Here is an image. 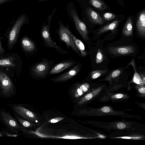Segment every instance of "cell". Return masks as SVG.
<instances>
[{"mask_svg":"<svg viewBox=\"0 0 145 145\" xmlns=\"http://www.w3.org/2000/svg\"><path fill=\"white\" fill-rule=\"evenodd\" d=\"M51 63L47 59H43L42 61L36 63L32 67V74L37 78L46 77L48 74Z\"/></svg>","mask_w":145,"mask_h":145,"instance_id":"obj_1","label":"cell"},{"mask_svg":"<svg viewBox=\"0 0 145 145\" xmlns=\"http://www.w3.org/2000/svg\"><path fill=\"white\" fill-rule=\"evenodd\" d=\"M59 34L60 39L64 42L68 47H71L74 51L79 54V50L75 44L72 33L69 29L63 25L60 24Z\"/></svg>","mask_w":145,"mask_h":145,"instance_id":"obj_2","label":"cell"},{"mask_svg":"<svg viewBox=\"0 0 145 145\" xmlns=\"http://www.w3.org/2000/svg\"><path fill=\"white\" fill-rule=\"evenodd\" d=\"M50 24L48 23L46 25L44 24L42 28L41 35L45 43L48 47L54 48L62 54L69 53V52L64 50L60 46L57 45L51 39L49 32Z\"/></svg>","mask_w":145,"mask_h":145,"instance_id":"obj_3","label":"cell"},{"mask_svg":"<svg viewBox=\"0 0 145 145\" xmlns=\"http://www.w3.org/2000/svg\"><path fill=\"white\" fill-rule=\"evenodd\" d=\"M0 86L2 93L9 96L14 91V86L12 80L5 73L0 71Z\"/></svg>","mask_w":145,"mask_h":145,"instance_id":"obj_4","label":"cell"},{"mask_svg":"<svg viewBox=\"0 0 145 145\" xmlns=\"http://www.w3.org/2000/svg\"><path fill=\"white\" fill-rule=\"evenodd\" d=\"M25 20L24 15L20 17L10 31L8 37V43L9 47H11L16 41L21 27Z\"/></svg>","mask_w":145,"mask_h":145,"instance_id":"obj_5","label":"cell"},{"mask_svg":"<svg viewBox=\"0 0 145 145\" xmlns=\"http://www.w3.org/2000/svg\"><path fill=\"white\" fill-rule=\"evenodd\" d=\"M70 14L79 33L84 40H88V33L86 25L80 20L76 12L73 9H71Z\"/></svg>","mask_w":145,"mask_h":145,"instance_id":"obj_6","label":"cell"},{"mask_svg":"<svg viewBox=\"0 0 145 145\" xmlns=\"http://www.w3.org/2000/svg\"><path fill=\"white\" fill-rule=\"evenodd\" d=\"M2 119L5 124L13 132H18L17 131L24 130L19 125L16 121L9 113L2 111L1 113Z\"/></svg>","mask_w":145,"mask_h":145,"instance_id":"obj_7","label":"cell"},{"mask_svg":"<svg viewBox=\"0 0 145 145\" xmlns=\"http://www.w3.org/2000/svg\"><path fill=\"white\" fill-rule=\"evenodd\" d=\"M13 109L18 115L30 121H37L38 118L32 112L24 107L19 105H15Z\"/></svg>","mask_w":145,"mask_h":145,"instance_id":"obj_8","label":"cell"},{"mask_svg":"<svg viewBox=\"0 0 145 145\" xmlns=\"http://www.w3.org/2000/svg\"><path fill=\"white\" fill-rule=\"evenodd\" d=\"M80 69V65L77 64L67 72L58 76L53 78L52 80L56 82L67 80L76 75L79 71Z\"/></svg>","mask_w":145,"mask_h":145,"instance_id":"obj_9","label":"cell"},{"mask_svg":"<svg viewBox=\"0 0 145 145\" xmlns=\"http://www.w3.org/2000/svg\"><path fill=\"white\" fill-rule=\"evenodd\" d=\"M76 62L73 60H70L60 63L53 67L50 71L49 74H57L60 72L67 68L72 66Z\"/></svg>","mask_w":145,"mask_h":145,"instance_id":"obj_10","label":"cell"},{"mask_svg":"<svg viewBox=\"0 0 145 145\" xmlns=\"http://www.w3.org/2000/svg\"><path fill=\"white\" fill-rule=\"evenodd\" d=\"M135 48L132 46H127L111 48L110 52L114 54L125 55L135 52Z\"/></svg>","mask_w":145,"mask_h":145,"instance_id":"obj_11","label":"cell"},{"mask_svg":"<svg viewBox=\"0 0 145 145\" xmlns=\"http://www.w3.org/2000/svg\"><path fill=\"white\" fill-rule=\"evenodd\" d=\"M138 31L140 35L144 37L145 35V10L141 12L138 16L137 23Z\"/></svg>","mask_w":145,"mask_h":145,"instance_id":"obj_12","label":"cell"},{"mask_svg":"<svg viewBox=\"0 0 145 145\" xmlns=\"http://www.w3.org/2000/svg\"><path fill=\"white\" fill-rule=\"evenodd\" d=\"M86 13L90 20L93 23L102 24L104 20L100 15L92 8H88L86 9Z\"/></svg>","mask_w":145,"mask_h":145,"instance_id":"obj_13","label":"cell"},{"mask_svg":"<svg viewBox=\"0 0 145 145\" xmlns=\"http://www.w3.org/2000/svg\"><path fill=\"white\" fill-rule=\"evenodd\" d=\"M22 46L25 51L27 52H31L34 51L36 48L34 43L29 38L26 37H24L21 40Z\"/></svg>","mask_w":145,"mask_h":145,"instance_id":"obj_14","label":"cell"},{"mask_svg":"<svg viewBox=\"0 0 145 145\" xmlns=\"http://www.w3.org/2000/svg\"><path fill=\"white\" fill-rule=\"evenodd\" d=\"M32 133L35 134V135L38 136L42 138H61L64 139H88L91 138H92L86 137H81L76 135H65L62 136H49L37 132H31Z\"/></svg>","mask_w":145,"mask_h":145,"instance_id":"obj_15","label":"cell"},{"mask_svg":"<svg viewBox=\"0 0 145 145\" xmlns=\"http://www.w3.org/2000/svg\"><path fill=\"white\" fill-rule=\"evenodd\" d=\"M14 57L10 56L0 59V67H13L16 66Z\"/></svg>","mask_w":145,"mask_h":145,"instance_id":"obj_16","label":"cell"},{"mask_svg":"<svg viewBox=\"0 0 145 145\" xmlns=\"http://www.w3.org/2000/svg\"><path fill=\"white\" fill-rule=\"evenodd\" d=\"M102 88V86L100 87L91 92L87 94L78 102V105H82L85 102L91 99L93 97L97 95L100 92Z\"/></svg>","mask_w":145,"mask_h":145,"instance_id":"obj_17","label":"cell"},{"mask_svg":"<svg viewBox=\"0 0 145 145\" xmlns=\"http://www.w3.org/2000/svg\"><path fill=\"white\" fill-rule=\"evenodd\" d=\"M133 25L132 19L129 18L127 19L123 28V33L126 36H132L133 34Z\"/></svg>","mask_w":145,"mask_h":145,"instance_id":"obj_18","label":"cell"},{"mask_svg":"<svg viewBox=\"0 0 145 145\" xmlns=\"http://www.w3.org/2000/svg\"><path fill=\"white\" fill-rule=\"evenodd\" d=\"M120 20H116L104 26L100 29L97 32L98 34H100L109 30H113L118 26Z\"/></svg>","mask_w":145,"mask_h":145,"instance_id":"obj_19","label":"cell"},{"mask_svg":"<svg viewBox=\"0 0 145 145\" xmlns=\"http://www.w3.org/2000/svg\"><path fill=\"white\" fill-rule=\"evenodd\" d=\"M72 36L75 44L79 50L80 52L81 55L82 56H85L87 53L85 50L84 45L82 42L77 39L72 34Z\"/></svg>","mask_w":145,"mask_h":145,"instance_id":"obj_20","label":"cell"},{"mask_svg":"<svg viewBox=\"0 0 145 145\" xmlns=\"http://www.w3.org/2000/svg\"><path fill=\"white\" fill-rule=\"evenodd\" d=\"M130 64L133 67L135 71L132 82H134L137 84L144 86L145 84L143 83L140 76L136 71L133 60L132 61Z\"/></svg>","mask_w":145,"mask_h":145,"instance_id":"obj_21","label":"cell"},{"mask_svg":"<svg viewBox=\"0 0 145 145\" xmlns=\"http://www.w3.org/2000/svg\"><path fill=\"white\" fill-rule=\"evenodd\" d=\"M89 3L98 10H103L105 9L107 7L101 0H89Z\"/></svg>","mask_w":145,"mask_h":145,"instance_id":"obj_22","label":"cell"},{"mask_svg":"<svg viewBox=\"0 0 145 145\" xmlns=\"http://www.w3.org/2000/svg\"><path fill=\"white\" fill-rule=\"evenodd\" d=\"M16 118L21 125L25 127H30L33 125V124L30 122L24 120L18 116Z\"/></svg>","mask_w":145,"mask_h":145,"instance_id":"obj_23","label":"cell"},{"mask_svg":"<svg viewBox=\"0 0 145 145\" xmlns=\"http://www.w3.org/2000/svg\"><path fill=\"white\" fill-rule=\"evenodd\" d=\"M105 71L96 70L93 71L91 74V77L93 79H95L100 77L103 73L105 72Z\"/></svg>","mask_w":145,"mask_h":145,"instance_id":"obj_24","label":"cell"},{"mask_svg":"<svg viewBox=\"0 0 145 145\" xmlns=\"http://www.w3.org/2000/svg\"><path fill=\"white\" fill-rule=\"evenodd\" d=\"M121 73V71L119 69L115 70L112 72L106 78V80H109L115 78L118 76Z\"/></svg>","mask_w":145,"mask_h":145,"instance_id":"obj_25","label":"cell"},{"mask_svg":"<svg viewBox=\"0 0 145 145\" xmlns=\"http://www.w3.org/2000/svg\"><path fill=\"white\" fill-rule=\"evenodd\" d=\"M103 59V55L101 50L99 49L98 50L96 58V62L97 64L101 63Z\"/></svg>","mask_w":145,"mask_h":145,"instance_id":"obj_26","label":"cell"},{"mask_svg":"<svg viewBox=\"0 0 145 145\" xmlns=\"http://www.w3.org/2000/svg\"><path fill=\"white\" fill-rule=\"evenodd\" d=\"M116 17L115 15L110 12H106L104 13L103 15V18L106 20H112L115 18Z\"/></svg>","mask_w":145,"mask_h":145,"instance_id":"obj_27","label":"cell"},{"mask_svg":"<svg viewBox=\"0 0 145 145\" xmlns=\"http://www.w3.org/2000/svg\"><path fill=\"white\" fill-rule=\"evenodd\" d=\"M78 86L84 93L87 91L90 87L89 84L86 83L82 84Z\"/></svg>","mask_w":145,"mask_h":145,"instance_id":"obj_28","label":"cell"},{"mask_svg":"<svg viewBox=\"0 0 145 145\" xmlns=\"http://www.w3.org/2000/svg\"><path fill=\"white\" fill-rule=\"evenodd\" d=\"M64 119V118L62 117H56L49 120L48 122L51 123H56L62 121Z\"/></svg>","mask_w":145,"mask_h":145,"instance_id":"obj_29","label":"cell"},{"mask_svg":"<svg viewBox=\"0 0 145 145\" xmlns=\"http://www.w3.org/2000/svg\"><path fill=\"white\" fill-rule=\"evenodd\" d=\"M136 87L140 93L144 94L145 93L144 86L138 84L136 85Z\"/></svg>","mask_w":145,"mask_h":145,"instance_id":"obj_30","label":"cell"},{"mask_svg":"<svg viewBox=\"0 0 145 145\" xmlns=\"http://www.w3.org/2000/svg\"><path fill=\"white\" fill-rule=\"evenodd\" d=\"M84 92L80 89L79 86L77 88L75 93L74 94V96L75 97L77 98L82 96L84 93Z\"/></svg>","mask_w":145,"mask_h":145,"instance_id":"obj_31","label":"cell"},{"mask_svg":"<svg viewBox=\"0 0 145 145\" xmlns=\"http://www.w3.org/2000/svg\"><path fill=\"white\" fill-rule=\"evenodd\" d=\"M142 138V137L139 136H125L121 137H116V138H121L124 139H140Z\"/></svg>","mask_w":145,"mask_h":145,"instance_id":"obj_32","label":"cell"},{"mask_svg":"<svg viewBox=\"0 0 145 145\" xmlns=\"http://www.w3.org/2000/svg\"><path fill=\"white\" fill-rule=\"evenodd\" d=\"M116 126L118 128L120 129H123L125 128L126 127L125 124L122 122H120L118 123Z\"/></svg>","mask_w":145,"mask_h":145,"instance_id":"obj_33","label":"cell"},{"mask_svg":"<svg viewBox=\"0 0 145 145\" xmlns=\"http://www.w3.org/2000/svg\"><path fill=\"white\" fill-rule=\"evenodd\" d=\"M101 110L103 112L105 113H108L111 111L110 108L108 106H104L103 107Z\"/></svg>","mask_w":145,"mask_h":145,"instance_id":"obj_34","label":"cell"},{"mask_svg":"<svg viewBox=\"0 0 145 145\" xmlns=\"http://www.w3.org/2000/svg\"><path fill=\"white\" fill-rule=\"evenodd\" d=\"M124 95L121 93L117 94L112 96V98L114 99H120L123 98Z\"/></svg>","mask_w":145,"mask_h":145,"instance_id":"obj_35","label":"cell"},{"mask_svg":"<svg viewBox=\"0 0 145 145\" xmlns=\"http://www.w3.org/2000/svg\"><path fill=\"white\" fill-rule=\"evenodd\" d=\"M4 52V50L3 48L1 43V42L0 40V54L3 53Z\"/></svg>","mask_w":145,"mask_h":145,"instance_id":"obj_36","label":"cell"},{"mask_svg":"<svg viewBox=\"0 0 145 145\" xmlns=\"http://www.w3.org/2000/svg\"><path fill=\"white\" fill-rule=\"evenodd\" d=\"M140 76H141V77L142 78V80L144 84H145V77L144 75L143 74L140 73Z\"/></svg>","mask_w":145,"mask_h":145,"instance_id":"obj_37","label":"cell"},{"mask_svg":"<svg viewBox=\"0 0 145 145\" xmlns=\"http://www.w3.org/2000/svg\"><path fill=\"white\" fill-rule=\"evenodd\" d=\"M5 134L7 136H8L9 137H16L18 136V135H11V134H9L7 133H5Z\"/></svg>","mask_w":145,"mask_h":145,"instance_id":"obj_38","label":"cell"},{"mask_svg":"<svg viewBox=\"0 0 145 145\" xmlns=\"http://www.w3.org/2000/svg\"><path fill=\"white\" fill-rule=\"evenodd\" d=\"M97 134L98 135V137L102 138H106V137L103 135L99 133H97Z\"/></svg>","mask_w":145,"mask_h":145,"instance_id":"obj_39","label":"cell"},{"mask_svg":"<svg viewBox=\"0 0 145 145\" xmlns=\"http://www.w3.org/2000/svg\"><path fill=\"white\" fill-rule=\"evenodd\" d=\"M7 1V0H0V4L2 3H4Z\"/></svg>","mask_w":145,"mask_h":145,"instance_id":"obj_40","label":"cell"},{"mask_svg":"<svg viewBox=\"0 0 145 145\" xmlns=\"http://www.w3.org/2000/svg\"><path fill=\"white\" fill-rule=\"evenodd\" d=\"M2 136V134L0 132V137Z\"/></svg>","mask_w":145,"mask_h":145,"instance_id":"obj_41","label":"cell"},{"mask_svg":"<svg viewBox=\"0 0 145 145\" xmlns=\"http://www.w3.org/2000/svg\"></svg>","mask_w":145,"mask_h":145,"instance_id":"obj_42","label":"cell"}]
</instances>
